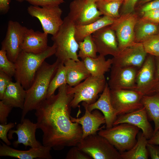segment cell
I'll return each instance as SVG.
<instances>
[{
    "instance_id": "36",
    "label": "cell",
    "mask_w": 159,
    "mask_h": 159,
    "mask_svg": "<svg viewBox=\"0 0 159 159\" xmlns=\"http://www.w3.org/2000/svg\"><path fill=\"white\" fill-rule=\"evenodd\" d=\"M66 159H92L87 154L80 150L77 146H73L69 150Z\"/></svg>"
},
{
    "instance_id": "39",
    "label": "cell",
    "mask_w": 159,
    "mask_h": 159,
    "mask_svg": "<svg viewBox=\"0 0 159 159\" xmlns=\"http://www.w3.org/2000/svg\"><path fill=\"white\" fill-rule=\"evenodd\" d=\"M13 108L4 103L2 100L0 101V124L7 123V118Z\"/></svg>"
},
{
    "instance_id": "24",
    "label": "cell",
    "mask_w": 159,
    "mask_h": 159,
    "mask_svg": "<svg viewBox=\"0 0 159 159\" xmlns=\"http://www.w3.org/2000/svg\"><path fill=\"white\" fill-rule=\"evenodd\" d=\"M26 94V90L19 82L11 81L8 86L1 100L12 107L22 110Z\"/></svg>"
},
{
    "instance_id": "23",
    "label": "cell",
    "mask_w": 159,
    "mask_h": 159,
    "mask_svg": "<svg viewBox=\"0 0 159 159\" xmlns=\"http://www.w3.org/2000/svg\"><path fill=\"white\" fill-rule=\"evenodd\" d=\"M64 64L66 69L67 84L69 86L78 85L90 75L82 60L68 59Z\"/></svg>"
},
{
    "instance_id": "25",
    "label": "cell",
    "mask_w": 159,
    "mask_h": 159,
    "mask_svg": "<svg viewBox=\"0 0 159 159\" xmlns=\"http://www.w3.org/2000/svg\"><path fill=\"white\" fill-rule=\"evenodd\" d=\"M83 61L91 75L100 78L105 77V74L110 71L113 63L112 59L106 60L105 56L100 54L96 58L88 57Z\"/></svg>"
},
{
    "instance_id": "48",
    "label": "cell",
    "mask_w": 159,
    "mask_h": 159,
    "mask_svg": "<svg viewBox=\"0 0 159 159\" xmlns=\"http://www.w3.org/2000/svg\"><path fill=\"white\" fill-rule=\"evenodd\" d=\"M99 0H87L88 1L90 2L95 3Z\"/></svg>"
},
{
    "instance_id": "19",
    "label": "cell",
    "mask_w": 159,
    "mask_h": 159,
    "mask_svg": "<svg viewBox=\"0 0 159 159\" xmlns=\"http://www.w3.org/2000/svg\"><path fill=\"white\" fill-rule=\"evenodd\" d=\"M1 143L0 146L1 156H9L19 159L52 158L50 152L52 148L49 146L42 145L38 148H31L28 150H21L14 149L2 142Z\"/></svg>"
},
{
    "instance_id": "5",
    "label": "cell",
    "mask_w": 159,
    "mask_h": 159,
    "mask_svg": "<svg viewBox=\"0 0 159 159\" xmlns=\"http://www.w3.org/2000/svg\"><path fill=\"white\" fill-rule=\"evenodd\" d=\"M140 129L133 125L122 123L100 129L98 134L107 139L120 153L131 149L136 143Z\"/></svg>"
},
{
    "instance_id": "35",
    "label": "cell",
    "mask_w": 159,
    "mask_h": 159,
    "mask_svg": "<svg viewBox=\"0 0 159 159\" xmlns=\"http://www.w3.org/2000/svg\"><path fill=\"white\" fill-rule=\"evenodd\" d=\"M17 1L22 2H28L32 5L43 7L51 5H58L63 3L64 0H15Z\"/></svg>"
},
{
    "instance_id": "40",
    "label": "cell",
    "mask_w": 159,
    "mask_h": 159,
    "mask_svg": "<svg viewBox=\"0 0 159 159\" xmlns=\"http://www.w3.org/2000/svg\"><path fill=\"white\" fill-rule=\"evenodd\" d=\"M143 14L145 19L155 23H159V9L148 11Z\"/></svg>"
},
{
    "instance_id": "32",
    "label": "cell",
    "mask_w": 159,
    "mask_h": 159,
    "mask_svg": "<svg viewBox=\"0 0 159 159\" xmlns=\"http://www.w3.org/2000/svg\"><path fill=\"white\" fill-rule=\"evenodd\" d=\"M158 26L154 22H147L142 24L138 28L136 34V39L142 42L149 37L156 34Z\"/></svg>"
},
{
    "instance_id": "37",
    "label": "cell",
    "mask_w": 159,
    "mask_h": 159,
    "mask_svg": "<svg viewBox=\"0 0 159 159\" xmlns=\"http://www.w3.org/2000/svg\"><path fill=\"white\" fill-rule=\"evenodd\" d=\"M14 123L10 122L8 124H0V138L6 144L10 145L11 143L7 137V133L12 128L15 126Z\"/></svg>"
},
{
    "instance_id": "20",
    "label": "cell",
    "mask_w": 159,
    "mask_h": 159,
    "mask_svg": "<svg viewBox=\"0 0 159 159\" xmlns=\"http://www.w3.org/2000/svg\"><path fill=\"white\" fill-rule=\"evenodd\" d=\"M87 104L88 109L90 112L98 110L102 112L105 120L106 128H109L113 126L117 115L112 104L110 89L107 83L98 99L93 103Z\"/></svg>"
},
{
    "instance_id": "3",
    "label": "cell",
    "mask_w": 159,
    "mask_h": 159,
    "mask_svg": "<svg viewBox=\"0 0 159 159\" xmlns=\"http://www.w3.org/2000/svg\"><path fill=\"white\" fill-rule=\"evenodd\" d=\"M56 47L53 43L44 52L34 54L21 51L15 62L16 81L19 82L26 90L32 84L38 70L47 58L55 54Z\"/></svg>"
},
{
    "instance_id": "16",
    "label": "cell",
    "mask_w": 159,
    "mask_h": 159,
    "mask_svg": "<svg viewBox=\"0 0 159 159\" xmlns=\"http://www.w3.org/2000/svg\"><path fill=\"white\" fill-rule=\"evenodd\" d=\"M82 105L85 108L84 115L80 118L71 116V121L80 124L82 129V139L90 135L96 134L97 132L103 128H100L102 125L106 123L105 117L98 110L92 112L88 109L87 103L82 102Z\"/></svg>"
},
{
    "instance_id": "14",
    "label": "cell",
    "mask_w": 159,
    "mask_h": 159,
    "mask_svg": "<svg viewBox=\"0 0 159 159\" xmlns=\"http://www.w3.org/2000/svg\"><path fill=\"white\" fill-rule=\"evenodd\" d=\"M155 61L152 56L146 58L142 66L138 71L136 79V90L143 95L154 92V89L159 82L155 77Z\"/></svg>"
},
{
    "instance_id": "11",
    "label": "cell",
    "mask_w": 159,
    "mask_h": 159,
    "mask_svg": "<svg viewBox=\"0 0 159 159\" xmlns=\"http://www.w3.org/2000/svg\"><path fill=\"white\" fill-rule=\"evenodd\" d=\"M27 28L17 21H8L5 37L1 42V49L6 51L8 59L14 63L22 51L21 46Z\"/></svg>"
},
{
    "instance_id": "33",
    "label": "cell",
    "mask_w": 159,
    "mask_h": 159,
    "mask_svg": "<svg viewBox=\"0 0 159 159\" xmlns=\"http://www.w3.org/2000/svg\"><path fill=\"white\" fill-rule=\"evenodd\" d=\"M147 54L159 57V34L151 36L142 43Z\"/></svg>"
},
{
    "instance_id": "43",
    "label": "cell",
    "mask_w": 159,
    "mask_h": 159,
    "mask_svg": "<svg viewBox=\"0 0 159 159\" xmlns=\"http://www.w3.org/2000/svg\"><path fill=\"white\" fill-rule=\"evenodd\" d=\"M159 9V0H153L148 2L141 9V12L144 13L148 11Z\"/></svg>"
},
{
    "instance_id": "44",
    "label": "cell",
    "mask_w": 159,
    "mask_h": 159,
    "mask_svg": "<svg viewBox=\"0 0 159 159\" xmlns=\"http://www.w3.org/2000/svg\"><path fill=\"white\" fill-rule=\"evenodd\" d=\"M11 0H0V12L1 14H6L10 9Z\"/></svg>"
},
{
    "instance_id": "17",
    "label": "cell",
    "mask_w": 159,
    "mask_h": 159,
    "mask_svg": "<svg viewBox=\"0 0 159 159\" xmlns=\"http://www.w3.org/2000/svg\"><path fill=\"white\" fill-rule=\"evenodd\" d=\"M107 26L102 28L92 34L99 54L105 56L110 54L115 56L119 52L115 32Z\"/></svg>"
},
{
    "instance_id": "49",
    "label": "cell",
    "mask_w": 159,
    "mask_h": 159,
    "mask_svg": "<svg viewBox=\"0 0 159 159\" xmlns=\"http://www.w3.org/2000/svg\"><path fill=\"white\" fill-rule=\"evenodd\" d=\"M152 0H142V2L143 3H145V2H147L148 1H151Z\"/></svg>"
},
{
    "instance_id": "26",
    "label": "cell",
    "mask_w": 159,
    "mask_h": 159,
    "mask_svg": "<svg viewBox=\"0 0 159 159\" xmlns=\"http://www.w3.org/2000/svg\"><path fill=\"white\" fill-rule=\"evenodd\" d=\"M115 21V19L104 16L88 24L75 26V39L78 43L82 42L86 37L92 35L100 29L111 25Z\"/></svg>"
},
{
    "instance_id": "9",
    "label": "cell",
    "mask_w": 159,
    "mask_h": 159,
    "mask_svg": "<svg viewBox=\"0 0 159 159\" xmlns=\"http://www.w3.org/2000/svg\"><path fill=\"white\" fill-rule=\"evenodd\" d=\"M143 96L134 90L110 89L112 104L117 116L143 107L141 102Z\"/></svg>"
},
{
    "instance_id": "10",
    "label": "cell",
    "mask_w": 159,
    "mask_h": 159,
    "mask_svg": "<svg viewBox=\"0 0 159 159\" xmlns=\"http://www.w3.org/2000/svg\"><path fill=\"white\" fill-rule=\"evenodd\" d=\"M67 16L75 26L85 25L96 21L102 15L96 3L87 0H73Z\"/></svg>"
},
{
    "instance_id": "28",
    "label": "cell",
    "mask_w": 159,
    "mask_h": 159,
    "mask_svg": "<svg viewBox=\"0 0 159 159\" xmlns=\"http://www.w3.org/2000/svg\"><path fill=\"white\" fill-rule=\"evenodd\" d=\"M148 139L142 132L138 133L136 143L129 150L120 153L122 159H148Z\"/></svg>"
},
{
    "instance_id": "50",
    "label": "cell",
    "mask_w": 159,
    "mask_h": 159,
    "mask_svg": "<svg viewBox=\"0 0 159 159\" xmlns=\"http://www.w3.org/2000/svg\"></svg>"
},
{
    "instance_id": "45",
    "label": "cell",
    "mask_w": 159,
    "mask_h": 159,
    "mask_svg": "<svg viewBox=\"0 0 159 159\" xmlns=\"http://www.w3.org/2000/svg\"><path fill=\"white\" fill-rule=\"evenodd\" d=\"M148 143L159 145V130L155 133L152 137L148 140Z\"/></svg>"
},
{
    "instance_id": "13",
    "label": "cell",
    "mask_w": 159,
    "mask_h": 159,
    "mask_svg": "<svg viewBox=\"0 0 159 159\" xmlns=\"http://www.w3.org/2000/svg\"><path fill=\"white\" fill-rule=\"evenodd\" d=\"M147 54L142 43H135L119 51L112 58V65L140 68L146 59Z\"/></svg>"
},
{
    "instance_id": "21",
    "label": "cell",
    "mask_w": 159,
    "mask_h": 159,
    "mask_svg": "<svg viewBox=\"0 0 159 159\" xmlns=\"http://www.w3.org/2000/svg\"><path fill=\"white\" fill-rule=\"evenodd\" d=\"M136 19L133 16L127 18L120 23L115 20L111 25L113 29H115L118 40L119 51L132 45L135 43L134 28Z\"/></svg>"
},
{
    "instance_id": "2",
    "label": "cell",
    "mask_w": 159,
    "mask_h": 159,
    "mask_svg": "<svg viewBox=\"0 0 159 159\" xmlns=\"http://www.w3.org/2000/svg\"><path fill=\"white\" fill-rule=\"evenodd\" d=\"M60 63L57 59L52 64L45 61L38 70L32 84L26 90L21 122L28 112L36 110L46 99L50 83Z\"/></svg>"
},
{
    "instance_id": "38",
    "label": "cell",
    "mask_w": 159,
    "mask_h": 159,
    "mask_svg": "<svg viewBox=\"0 0 159 159\" xmlns=\"http://www.w3.org/2000/svg\"><path fill=\"white\" fill-rule=\"evenodd\" d=\"M12 81L11 77L2 71H0V99L1 100H2L8 86Z\"/></svg>"
},
{
    "instance_id": "29",
    "label": "cell",
    "mask_w": 159,
    "mask_h": 159,
    "mask_svg": "<svg viewBox=\"0 0 159 159\" xmlns=\"http://www.w3.org/2000/svg\"><path fill=\"white\" fill-rule=\"evenodd\" d=\"M95 3L98 9L104 16L115 19L119 16L122 0H99Z\"/></svg>"
},
{
    "instance_id": "4",
    "label": "cell",
    "mask_w": 159,
    "mask_h": 159,
    "mask_svg": "<svg viewBox=\"0 0 159 159\" xmlns=\"http://www.w3.org/2000/svg\"><path fill=\"white\" fill-rule=\"evenodd\" d=\"M75 28L74 24L67 16L57 32L52 36V39L56 47L55 55L61 63L64 64L68 59L80 60L77 53L79 44L75 38Z\"/></svg>"
},
{
    "instance_id": "42",
    "label": "cell",
    "mask_w": 159,
    "mask_h": 159,
    "mask_svg": "<svg viewBox=\"0 0 159 159\" xmlns=\"http://www.w3.org/2000/svg\"><path fill=\"white\" fill-rule=\"evenodd\" d=\"M138 0H124L123 11L124 14H127L132 12Z\"/></svg>"
},
{
    "instance_id": "41",
    "label": "cell",
    "mask_w": 159,
    "mask_h": 159,
    "mask_svg": "<svg viewBox=\"0 0 159 159\" xmlns=\"http://www.w3.org/2000/svg\"><path fill=\"white\" fill-rule=\"evenodd\" d=\"M147 148L149 156L152 159H159V146L148 143Z\"/></svg>"
},
{
    "instance_id": "1",
    "label": "cell",
    "mask_w": 159,
    "mask_h": 159,
    "mask_svg": "<svg viewBox=\"0 0 159 159\" xmlns=\"http://www.w3.org/2000/svg\"><path fill=\"white\" fill-rule=\"evenodd\" d=\"M67 85L60 87L57 94L46 99L35 113L37 128L43 133V145L55 150L76 146L82 139V126L71 120L74 95L67 92Z\"/></svg>"
},
{
    "instance_id": "34",
    "label": "cell",
    "mask_w": 159,
    "mask_h": 159,
    "mask_svg": "<svg viewBox=\"0 0 159 159\" xmlns=\"http://www.w3.org/2000/svg\"><path fill=\"white\" fill-rule=\"evenodd\" d=\"M0 71L11 77L14 76L16 72V65L14 63L8 58L6 51L0 50Z\"/></svg>"
},
{
    "instance_id": "7",
    "label": "cell",
    "mask_w": 159,
    "mask_h": 159,
    "mask_svg": "<svg viewBox=\"0 0 159 159\" xmlns=\"http://www.w3.org/2000/svg\"><path fill=\"white\" fill-rule=\"evenodd\" d=\"M94 159H122L120 152L105 138L97 134L82 139L76 145Z\"/></svg>"
},
{
    "instance_id": "18",
    "label": "cell",
    "mask_w": 159,
    "mask_h": 159,
    "mask_svg": "<svg viewBox=\"0 0 159 159\" xmlns=\"http://www.w3.org/2000/svg\"><path fill=\"white\" fill-rule=\"evenodd\" d=\"M146 109L142 108L123 115L118 116L113 126L122 123H127L139 128L145 137L148 140L154 134L151 125L149 122Z\"/></svg>"
},
{
    "instance_id": "6",
    "label": "cell",
    "mask_w": 159,
    "mask_h": 159,
    "mask_svg": "<svg viewBox=\"0 0 159 159\" xmlns=\"http://www.w3.org/2000/svg\"><path fill=\"white\" fill-rule=\"evenodd\" d=\"M107 82L105 77L100 78L90 75L78 85L71 87L67 85L68 93L74 95L71 105L75 108L81 102L88 104L95 102L99 94L103 91Z\"/></svg>"
},
{
    "instance_id": "47",
    "label": "cell",
    "mask_w": 159,
    "mask_h": 159,
    "mask_svg": "<svg viewBox=\"0 0 159 159\" xmlns=\"http://www.w3.org/2000/svg\"><path fill=\"white\" fill-rule=\"evenodd\" d=\"M154 92H157L159 93V82L157 84L154 89Z\"/></svg>"
},
{
    "instance_id": "46",
    "label": "cell",
    "mask_w": 159,
    "mask_h": 159,
    "mask_svg": "<svg viewBox=\"0 0 159 159\" xmlns=\"http://www.w3.org/2000/svg\"><path fill=\"white\" fill-rule=\"evenodd\" d=\"M155 78L156 80L159 82V57L157 60Z\"/></svg>"
},
{
    "instance_id": "8",
    "label": "cell",
    "mask_w": 159,
    "mask_h": 159,
    "mask_svg": "<svg viewBox=\"0 0 159 159\" xmlns=\"http://www.w3.org/2000/svg\"><path fill=\"white\" fill-rule=\"evenodd\" d=\"M27 11L32 16L39 19L43 32L52 36L57 32L63 22L61 18L62 11L58 5L41 7L31 5L28 7Z\"/></svg>"
},
{
    "instance_id": "22",
    "label": "cell",
    "mask_w": 159,
    "mask_h": 159,
    "mask_svg": "<svg viewBox=\"0 0 159 159\" xmlns=\"http://www.w3.org/2000/svg\"><path fill=\"white\" fill-rule=\"evenodd\" d=\"M48 34L44 32L27 28L21 46V51L36 54L44 52L48 47Z\"/></svg>"
},
{
    "instance_id": "12",
    "label": "cell",
    "mask_w": 159,
    "mask_h": 159,
    "mask_svg": "<svg viewBox=\"0 0 159 159\" xmlns=\"http://www.w3.org/2000/svg\"><path fill=\"white\" fill-rule=\"evenodd\" d=\"M137 68L112 65L107 83L110 89L135 90Z\"/></svg>"
},
{
    "instance_id": "15",
    "label": "cell",
    "mask_w": 159,
    "mask_h": 159,
    "mask_svg": "<svg viewBox=\"0 0 159 159\" xmlns=\"http://www.w3.org/2000/svg\"><path fill=\"white\" fill-rule=\"evenodd\" d=\"M38 129L37 123H34L29 119L24 118L21 123L17 125L16 130L11 129L9 131V138H13L12 135L15 133L17 136V140L13 143L15 147L19 144H22L26 147L32 148L39 147L42 145L37 141L35 137V132Z\"/></svg>"
},
{
    "instance_id": "31",
    "label": "cell",
    "mask_w": 159,
    "mask_h": 159,
    "mask_svg": "<svg viewBox=\"0 0 159 159\" xmlns=\"http://www.w3.org/2000/svg\"><path fill=\"white\" fill-rule=\"evenodd\" d=\"M67 84L66 69L64 64H59L56 72L50 83L47 99L54 94L57 89Z\"/></svg>"
},
{
    "instance_id": "27",
    "label": "cell",
    "mask_w": 159,
    "mask_h": 159,
    "mask_svg": "<svg viewBox=\"0 0 159 159\" xmlns=\"http://www.w3.org/2000/svg\"><path fill=\"white\" fill-rule=\"evenodd\" d=\"M141 102L148 117L154 123V134L159 130V93L152 95H143Z\"/></svg>"
},
{
    "instance_id": "30",
    "label": "cell",
    "mask_w": 159,
    "mask_h": 159,
    "mask_svg": "<svg viewBox=\"0 0 159 159\" xmlns=\"http://www.w3.org/2000/svg\"><path fill=\"white\" fill-rule=\"evenodd\" d=\"M79 51L78 56L83 60L86 58L97 57V50L92 35L86 37L83 41L78 43Z\"/></svg>"
}]
</instances>
